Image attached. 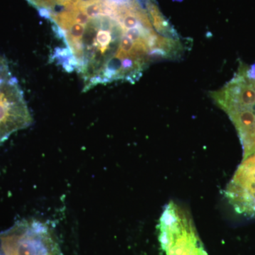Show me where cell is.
<instances>
[{
  "label": "cell",
  "instance_id": "cell-1",
  "mask_svg": "<svg viewBox=\"0 0 255 255\" xmlns=\"http://www.w3.org/2000/svg\"><path fill=\"white\" fill-rule=\"evenodd\" d=\"M44 18L64 45L53 60L78 73L85 91L116 81L135 83L157 58L163 38L153 27H128L114 12L113 0H102L98 11H84L73 0Z\"/></svg>",
  "mask_w": 255,
  "mask_h": 255
},
{
  "label": "cell",
  "instance_id": "cell-8",
  "mask_svg": "<svg viewBox=\"0 0 255 255\" xmlns=\"http://www.w3.org/2000/svg\"><path fill=\"white\" fill-rule=\"evenodd\" d=\"M38 11L42 17L55 9L63 7L73 0H26Z\"/></svg>",
  "mask_w": 255,
  "mask_h": 255
},
{
  "label": "cell",
  "instance_id": "cell-2",
  "mask_svg": "<svg viewBox=\"0 0 255 255\" xmlns=\"http://www.w3.org/2000/svg\"><path fill=\"white\" fill-rule=\"evenodd\" d=\"M159 240L167 255H207L190 216L170 201L159 219Z\"/></svg>",
  "mask_w": 255,
  "mask_h": 255
},
{
  "label": "cell",
  "instance_id": "cell-7",
  "mask_svg": "<svg viewBox=\"0 0 255 255\" xmlns=\"http://www.w3.org/2000/svg\"><path fill=\"white\" fill-rule=\"evenodd\" d=\"M144 2L154 29L162 36L179 38L177 31L161 12L155 0H144Z\"/></svg>",
  "mask_w": 255,
  "mask_h": 255
},
{
  "label": "cell",
  "instance_id": "cell-3",
  "mask_svg": "<svg viewBox=\"0 0 255 255\" xmlns=\"http://www.w3.org/2000/svg\"><path fill=\"white\" fill-rule=\"evenodd\" d=\"M31 123L22 89L11 73L7 60L0 55V145Z\"/></svg>",
  "mask_w": 255,
  "mask_h": 255
},
{
  "label": "cell",
  "instance_id": "cell-4",
  "mask_svg": "<svg viewBox=\"0 0 255 255\" xmlns=\"http://www.w3.org/2000/svg\"><path fill=\"white\" fill-rule=\"evenodd\" d=\"M210 97L228 115L255 109V65L249 67L241 62L234 78L221 90L210 92Z\"/></svg>",
  "mask_w": 255,
  "mask_h": 255
},
{
  "label": "cell",
  "instance_id": "cell-6",
  "mask_svg": "<svg viewBox=\"0 0 255 255\" xmlns=\"http://www.w3.org/2000/svg\"><path fill=\"white\" fill-rule=\"evenodd\" d=\"M237 130L244 151V158L255 153V109L228 114Z\"/></svg>",
  "mask_w": 255,
  "mask_h": 255
},
{
  "label": "cell",
  "instance_id": "cell-5",
  "mask_svg": "<svg viewBox=\"0 0 255 255\" xmlns=\"http://www.w3.org/2000/svg\"><path fill=\"white\" fill-rule=\"evenodd\" d=\"M225 195L238 214L255 219V153L243 159Z\"/></svg>",
  "mask_w": 255,
  "mask_h": 255
},
{
  "label": "cell",
  "instance_id": "cell-9",
  "mask_svg": "<svg viewBox=\"0 0 255 255\" xmlns=\"http://www.w3.org/2000/svg\"></svg>",
  "mask_w": 255,
  "mask_h": 255
}]
</instances>
